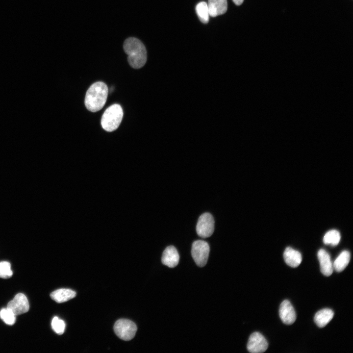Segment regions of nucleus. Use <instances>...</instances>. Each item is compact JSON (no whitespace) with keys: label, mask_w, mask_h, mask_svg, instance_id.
Instances as JSON below:
<instances>
[{"label":"nucleus","mask_w":353,"mask_h":353,"mask_svg":"<svg viewBox=\"0 0 353 353\" xmlns=\"http://www.w3.org/2000/svg\"><path fill=\"white\" fill-rule=\"evenodd\" d=\"M76 296L75 291L69 289L62 288L52 292L50 296L51 298L58 303L67 302Z\"/></svg>","instance_id":"nucleus-15"},{"label":"nucleus","mask_w":353,"mask_h":353,"mask_svg":"<svg viewBox=\"0 0 353 353\" xmlns=\"http://www.w3.org/2000/svg\"><path fill=\"white\" fill-rule=\"evenodd\" d=\"M0 317L6 324L9 325H13L16 321V316L7 308L1 310Z\"/></svg>","instance_id":"nucleus-19"},{"label":"nucleus","mask_w":353,"mask_h":353,"mask_svg":"<svg viewBox=\"0 0 353 353\" xmlns=\"http://www.w3.org/2000/svg\"><path fill=\"white\" fill-rule=\"evenodd\" d=\"M108 93V88L104 82H96L92 84L86 92L85 105L90 111L96 112L104 105Z\"/></svg>","instance_id":"nucleus-2"},{"label":"nucleus","mask_w":353,"mask_h":353,"mask_svg":"<svg viewBox=\"0 0 353 353\" xmlns=\"http://www.w3.org/2000/svg\"><path fill=\"white\" fill-rule=\"evenodd\" d=\"M279 315L281 321L286 325L293 324L296 319L294 308L287 300L283 301L281 303L279 309Z\"/></svg>","instance_id":"nucleus-9"},{"label":"nucleus","mask_w":353,"mask_h":353,"mask_svg":"<svg viewBox=\"0 0 353 353\" xmlns=\"http://www.w3.org/2000/svg\"><path fill=\"white\" fill-rule=\"evenodd\" d=\"M207 4L209 16L213 17L224 14L227 8V0H208Z\"/></svg>","instance_id":"nucleus-13"},{"label":"nucleus","mask_w":353,"mask_h":353,"mask_svg":"<svg viewBox=\"0 0 353 353\" xmlns=\"http://www.w3.org/2000/svg\"><path fill=\"white\" fill-rule=\"evenodd\" d=\"M214 230V220L209 213H204L199 218L196 226L198 235L202 238L210 236Z\"/></svg>","instance_id":"nucleus-6"},{"label":"nucleus","mask_w":353,"mask_h":353,"mask_svg":"<svg viewBox=\"0 0 353 353\" xmlns=\"http://www.w3.org/2000/svg\"><path fill=\"white\" fill-rule=\"evenodd\" d=\"M283 258L286 264L293 268L298 267L302 261L301 253L290 247L284 250Z\"/></svg>","instance_id":"nucleus-12"},{"label":"nucleus","mask_w":353,"mask_h":353,"mask_svg":"<svg viewBox=\"0 0 353 353\" xmlns=\"http://www.w3.org/2000/svg\"><path fill=\"white\" fill-rule=\"evenodd\" d=\"M333 311L329 308H324L318 311L315 315L314 320L320 328L325 327L332 319Z\"/></svg>","instance_id":"nucleus-14"},{"label":"nucleus","mask_w":353,"mask_h":353,"mask_svg":"<svg viewBox=\"0 0 353 353\" xmlns=\"http://www.w3.org/2000/svg\"><path fill=\"white\" fill-rule=\"evenodd\" d=\"M7 308L17 316L27 312L29 305L26 297L24 294L19 293L8 303Z\"/></svg>","instance_id":"nucleus-8"},{"label":"nucleus","mask_w":353,"mask_h":353,"mask_svg":"<svg viewBox=\"0 0 353 353\" xmlns=\"http://www.w3.org/2000/svg\"><path fill=\"white\" fill-rule=\"evenodd\" d=\"M350 253L343 251L336 258L333 263V269L337 272L343 271L348 265L350 260Z\"/></svg>","instance_id":"nucleus-16"},{"label":"nucleus","mask_w":353,"mask_h":353,"mask_svg":"<svg viewBox=\"0 0 353 353\" xmlns=\"http://www.w3.org/2000/svg\"><path fill=\"white\" fill-rule=\"evenodd\" d=\"M210 248L203 240H196L192 246L191 254L196 264L199 267L204 266L207 261Z\"/></svg>","instance_id":"nucleus-5"},{"label":"nucleus","mask_w":353,"mask_h":353,"mask_svg":"<svg viewBox=\"0 0 353 353\" xmlns=\"http://www.w3.org/2000/svg\"><path fill=\"white\" fill-rule=\"evenodd\" d=\"M65 327V322L57 317H54L52 320L51 327L58 334L61 335L64 333Z\"/></svg>","instance_id":"nucleus-20"},{"label":"nucleus","mask_w":353,"mask_h":353,"mask_svg":"<svg viewBox=\"0 0 353 353\" xmlns=\"http://www.w3.org/2000/svg\"><path fill=\"white\" fill-rule=\"evenodd\" d=\"M123 116V109L119 104H114L104 112L101 119L102 127L106 131L115 130L120 125Z\"/></svg>","instance_id":"nucleus-3"},{"label":"nucleus","mask_w":353,"mask_h":353,"mask_svg":"<svg viewBox=\"0 0 353 353\" xmlns=\"http://www.w3.org/2000/svg\"><path fill=\"white\" fill-rule=\"evenodd\" d=\"M341 238L339 232L332 229L328 231L323 238V242L326 245L336 246L340 242Z\"/></svg>","instance_id":"nucleus-18"},{"label":"nucleus","mask_w":353,"mask_h":353,"mask_svg":"<svg viewBox=\"0 0 353 353\" xmlns=\"http://www.w3.org/2000/svg\"><path fill=\"white\" fill-rule=\"evenodd\" d=\"M179 260V254L175 247L170 246L165 249L161 259L164 265L170 268H174L178 264Z\"/></svg>","instance_id":"nucleus-11"},{"label":"nucleus","mask_w":353,"mask_h":353,"mask_svg":"<svg viewBox=\"0 0 353 353\" xmlns=\"http://www.w3.org/2000/svg\"><path fill=\"white\" fill-rule=\"evenodd\" d=\"M123 48L128 55L127 60L131 67L139 69L144 66L147 59V50L140 40L135 37H129L125 41Z\"/></svg>","instance_id":"nucleus-1"},{"label":"nucleus","mask_w":353,"mask_h":353,"mask_svg":"<svg viewBox=\"0 0 353 353\" xmlns=\"http://www.w3.org/2000/svg\"><path fill=\"white\" fill-rule=\"evenodd\" d=\"M232 0L234 2V3L237 5H241L244 1V0Z\"/></svg>","instance_id":"nucleus-22"},{"label":"nucleus","mask_w":353,"mask_h":353,"mask_svg":"<svg viewBox=\"0 0 353 353\" xmlns=\"http://www.w3.org/2000/svg\"><path fill=\"white\" fill-rule=\"evenodd\" d=\"M196 10L200 21L204 24L207 23L209 14L207 3L204 1L199 2L196 7Z\"/></svg>","instance_id":"nucleus-17"},{"label":"nucleus","mask_w":353,"mask_h":353,"mask_svg":"<svg viewBox=\"0 0 353 353\" xmlns=\"http://www.w3.org/2000/svg\"><path fill=\"white\" fill-rule=\"evenodd\" d=\"M114 331L117 336L125 341H129L135 336L137 326L132 321L125 319L117 320L114 325Z\"/></svg>","instance_id":"nucleus-4"},{"label":"nucleus","mask_w":353,"mask_h":353,"mask_svg":"<svg viewBox=\"0 0 353 353\" xmlns=\"http://www.w3.org/2000/svg\"><path fill=\"white\" fill-rule=\"evenodd\" d=\"M317 256L321 273L327 277L330 276L333 273V267L329 254L326 250L322 249L319 250Z\"/></svg>","instance_id":"nucleus-10"},{"label":"nucleus","mask_w":353,"mask_h":353,"mask_svg":"<svg viewBox=\"0 0 353 353\" xmlns=\"http://www.w3.org/2000/svg\"><path fill=\"white\" fill-rule=\"evenodd\" d=\"M268 343L265 337L259 332H253L250 336L247 348L252 353H263L266 351Z\"/></svg>","instance_id":"nucleus-7"},{"label":"nucleus","mask_w":353,"mask_h":353,"mask_svg":"<svg viewBox=\"0 0 353 353\" xmlns=\"http://www.w3.org/2000/svg\"><path fill=\"white\" fill-rule=\"evenodd\" d=\"M12 275L10 263L6 261L0 262V277L8 278L12 277Z\"/></svg>","instance_id":"nucleus-21"}]
</instances>
